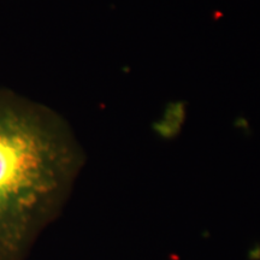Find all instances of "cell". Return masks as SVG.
Returning a JSON list of instances; mask_svg holds the SVG:
<instances>
[{
	"label": "cell",
	"mask_w": 260,
	"mask_h": 260,
	"mask_svg": "<svg viewBox=\"0 0 260 260\" xmlns=\"http://www.w3.org/2000/svg\"><path fill=\"white\" fill-rule=\"evenodd\" d=\"M83 164V149L59 113L0 87V260L28 258Z\"/></svg>",
	"instance_id": "6da1fadb"
}]
</instances>
